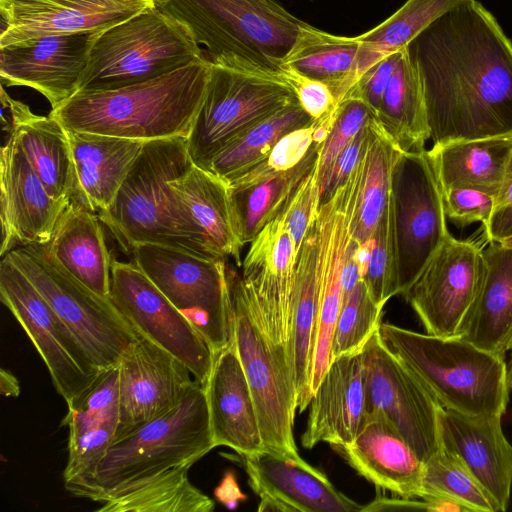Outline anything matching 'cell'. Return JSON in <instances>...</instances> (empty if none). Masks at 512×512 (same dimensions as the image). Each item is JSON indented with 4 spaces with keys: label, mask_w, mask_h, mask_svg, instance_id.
<instances>
[{
    "label": "cell",
    "mask_w": 512,
    "mask_h": 512,
    "mask_svg": "<svg viewBox=\"0 0 512 512\" xmlns=\"http://www.w3.org/2000/svg\"><path fill=\"white\" fill-rule=\"evenodd\" d=\"M406 48L433 145L512 135V42L480 2L453 7Z\"/></svg>",
    "instance_id": "6da1fadb"
},
{
    "label": "cell",
    "mask_w": 512,
    "mask_h": 512,
    "mask_svg": "<svg viewBox=\"0 0 512 512\" xmlns=\"http://www.w3.org/2000/svg\"><path fill=\"white\" fill-rule=\"evenodd\" d=\"M211 75L212 62L205 56L146 81L79 91L49 114L69 131L142 142L188 138Z\"/></svg>",
    "instance_id": "7a4b0ae2"
},
{
    "label": "cell",
    "mask_w": 512,
    "mask_h": 512,
    "mask_svg": "<svg viewBox=\"0 0 512 512\" xmlns=\"http://www.w3.org/2000/svg\"><path fill=\"white\" fill-rule=\"evenodd\" d=\"M193 165L186 137L144 143L111 206L97 213L125 251L158 244L222 260L191 222L170 185Z\"/></svg>",
    "instance_id": "3957f363"
},
{
    "label": "cell",
    "mask_w": 512,
    "mask_h": 512,
    "mask_svg": "<svg viewBox=\"0 0 512 512\" xmlns=\"http://www.w3.org/2000/svg\"><path fill=\"white\" fill-rule=\"evenodd\" d=\"M159 7L191 29L213 64L279 78L303 23L277 0H164Z\"/></svg>",
    "instance_id": "277c9868"
},
{
    "label": "cell",
    "mask_w": 512,
    "mask_h": 512,
    "mask_svg": "<svg viewBox=\"0 0 512 512\" xmlns=\"http://www.w3.org/2000/svg\"><path fill=\"white\" fill-rule=\"evenodd\" d=\"M379 332L444 409L468 416L506 413L510 391L506 357L461 337H438L390 323H381Z\"/></svg>",
    "instance_id": "5b68a950"
},
{
    "label": "cell",
    "mask_w": 512,
    "mask_h": 512,
    "mask_svg": "<svg viewBox=\"0 0 512 512\" xmlns=\"http://www.w3.org/2000/svg\"><path fill=\"white\" fill-rule=\"evenodd\" d=\"M205 56L191 29L157 6L95 33L79 91L146 81Z\"/></svg>",
    "instance_id": "8992f818"
},
{
    "label": "cell",
    "mask_w": 512,
    "mask_h": 512,
    "mask_svg": "<svg viewBox=\"0 0 512 512\" xmlns=\"http://www.w3.org/2000/svg\"><path fill=\"white\" fill-rule=\"evenodd\" d=\"M215 447L205 389L196 382L173 409L111 444L95 476L93 501L139 479L192 467Z\"/></svg>",
    "instance_id": "52a82bcc"
},
{
    "label": "cell",
    "mask_w": 512,
    "mask_h": 512,
    "mask_svg": "<svg viewBox=\"0 0 512 512\" xmlns=\"http://www.w3.org/2000/svg\"><path fill=\"white\" fill-rule=\"evenodd\" d=\"M233 336L254 399L265 449L300 457L294 439L296 390L287 354L266 332L242 276L227 268Z\"/></svg>",
    "instance_id": "ba28073f"
},
{
    "label": "cell",
    "mask_w": 512,
    "mask_h": 512,
    "mask_svg": "<svg viewBox=\"0 0 512 512\" xmlns=\"http://www.w3.org/2000/svg\"><path fill=\"white\" fill-rule=\"evenodd\" d=\"M73 333L98 371L117 365L138 337L109 298L71 275L47 244L19 246L6 254Z\"/></svg>",
    "instance_id": "9c48e42d"
},
{
    "label": "cell",
    "mask_w": 512,
    "mask_h": 512,
    "mask_svg": "<svg viewBox=\"0 0 512 512\" xmlns=\"http://www.w3.org/2000/svg\"><path fill=\"white\" fill-rule=\"evenodd\" d=\"M134 263L186 317L214 356L233 337V315L225 260H211L158 244H141Z\"/></svg>",
    "instance_id": "30bf717a"
},
{
    "label": "cell",
    "mask_w": 512,
    "mask_h": 512,
    "mask_svg": "<svg viewBox=\"0 0 512 512\" xmlns=\"http://www.w3.org/2000/svg\"><path fill=\"white\" fill-rule=\"evenodd\" d=\"M398 293L403 295L450 235L428 151L401 152L388 200Z\"/></svg>",
    "instance_id": "8fae6325"
},
{
    "label": "cell",
    "mask_w": 512,
    "mask_h": 512,
    "mask_svg": "<svg viewBox=\"0 0 512 512\" xmlns=\"http://www.w3.org/2000/svg\"><path fill=\"white\" fill-rule=\"evenodd\" d=\"M296 100L283 78L212 63L209 87L187 138L193 164L207 170L236 137Z\"/></svg>",
    "instance_id": "7c38bea8"
},
{
    "label": "cell",
    "mask_w": 512,
    "mask_h": 512,
    "mask_svg": "<svg viewBox=\"0 0 512 512\" xmlns=\"http://www.w3.org/2000/svg\"><path fill=\"white\" fill-rule=\"evenodd\" d=\"M380 329V328H379ZM367 416L385 418L427 461L441 447L442 406L414 372L385 344L379 330L362 350Z\"/></svg>",
    "instance_id": "4fadbf2b"
},
{
    "label": "cell",
    "mask_w": 512,
    "mask_h": 512,
    "mask_svg": "<svg viewBox=\"0 0 512 512\" xmlns=\"http://www.w3.org/2000/svg\"><path fill=\"white\" fill-rule=\"evenodd\" d=\"M0 299L22 326L67 405L95 380L98 371L73 333L28 277L7 256L0 262Z\"/></svg>",
    "instance_id": "5bb4252c"
},
{
    "label": "cell",
    "mask_w": 512,
    "mask_h": 512,
    "mask_svg": "<svg viewBox=\"0 0 512 512\" xmlns=\"http://www.w3.org/2000/svg\"><path fill=\"white\" fill-rule=\"evenodd\" d=\"M108 298L138 336L172 354L196 381L206 383L214 361L212 350L134 262L112 260Z\"/></svg>",
    "instance_id": "9a60e30c"
},
{
    "label": "cell",
    "mask_w": 512,
    "mask_h": 512,
    "mask_svg": "<svg viewBox=\"0 0 512 512\" xmlns=\"http://www.w3.org/2000/svg\"><path fill=\"white\" fill-rule=\"evenodd\" d=\"M481 250L450 234L403 294L427 334L460 337L478 289Z\"/></svg>",
    "instance_id": "2e32d148"
},
{
    "label": "cell",
    "mask_w": 512,
    "mask_h": 512,
    "mask_svg": "<svg viewBox=\"0 0 512 512\" xmlns=\"http://www.w3.org/2000/svg\"><path fill=\"white\" fill-rule=\"evenodd\" d=\"M360 181L361 168L357 166L334 194L320 205L317 214L320 293L312 360V395L331 362L333 333L343 304L342 274L348 246L353 237V219Z\"/></svg>",
    "instance_id": "e0dca14e"
},
{
    "label": "cell",
    "mask_w": 512,
    "mask_h": 512,
    "mask_svg": "<svg viewBox=\"0 0 512 512\" xmlns=\"http://www.w3.org/2000/svg\"><path fill=\"white\" fill-rule=\"evenodd\" d=\"M119 367V421L114 442L177 406L196 381L172 354L138 336Z\"/></svg>",
    "instance_id": "ac0fdd59"
},
{
    "label": "cell",
    "mask_w": 512,
    "mask_h": 512,
    "mask_svg": "<svg viewBox=\"0 0 512 512\" xmlns=\"http://www.w3.org/2000/svg\"><path fill=\"white\" fill-rule=\"evenodd\" d=\"M239 457L259 512H362V505L301 457L265 448Z\"/></svg>",
    "instance_id": "d6986e66"
},
{
    "label": "cell",
    "mask_w": 512,
    "mask_h": 512,
    "mask_svg": "<svg viewBox=\"0 0 512 512\" xmlns=\"http://www.w3.org/2000/svg\"><path fill=\"white\" fill-rule=\"evenodd\" d=\"M94 33L53 34L0 48L2 85L25 86L51 109L79 91Z\"/></svg>",
    "instance_id": "ffe728a7"
},
{
    "label": "cell",
    "mask_w": 512,
    "mask_h": 512,
    "mask_svg": "<svg viewBox=\"0 0 512 512\" xmlns=\"http://www.w3.org/2000/svg\"><path fill=\"white\" fill-rule=\"evenodd\" d=\"M1 256L15 246L47 244L71 200L52 197L12 136L0 152Z\"/></svg>",
    "instance_id": "44dd1931"
},
{
    "label": "cell",
    "mask_w": 512,
    "mask_h": 512,
    "mask_svg": "<svg viewBox=\"0 0 512 512\" xmlns=\"http://www.w3.org/2000/svg\"><path fill=\"white\" fill-rule=\"evenodd\" d=\"M366 419L362 351L336 357L312 395L301 444L307 449L322 442L332 447L346 445L356 437Z\"/></svg>",
    "instance_id": "7402d4cb"
},
{
    "label": "cell",
    "mask_w": 512,
    "mask_h": 512,
    "mask_svg": "<svg viewBox=\"0 0 512 512\" xmlns=\"http://www.w3.org/2000/svg\"><path fill=\"white\" fill-rule=\"evenodd\" d=\"M333 448L377 488L402 498L420 499L424 462L382 416L368 415L350 443Z\"/></svg>",
    "instance_id": "603a6c76"
},
{
    "label": "cell",
    "mask_w": 512,
    "mask_h": 512,
    "mask_svg": "<svg viewBox=\"0 0 512 512\" xmlns=\"http://www.w3.org/2000/svg\"><path fill=\"white\" fill-rule=\"evenodd\" d=\"M203 387L216 447L226 446L238 455L263 449L254 399L234 336L215 354Z\"/></svg>",
    "instance_id": "cb8c5ba5"
},
{
    "label": "cell",
    "mask_w": 512,
    "mask_h": 512,
    "mask_svg": "<svg viewBox=\"0 0 512 512\" xmlns=\"http://www.w3.org/2000/svg\"><path fill=\"white\" fill-rule=\"evenodd\" d=\"M502 417L468 416L442 408L441 444L457 453L499 508L508 509L512 488V445Z\"/></svg>",
    "instance_id": "d4e9b609"
},
{
    "label": "cell",
    "mask_w": 512,
    "mask_h": 512,
    "mask_svg": "<svg viewBox=\"0 0 512 512\" xmlns=\"http://www.w3.org/2000/svg\"><path fill=\"white\" fill-rule=\"evenodd\" d=\"M2 129L12 136L49 194L76 199L77 183L67 130L50 114H34L28 105L11 98L1 87ZM8 136V137H9Z\"/></svg>",
    "instance_id": "484cf974"
},
{
    "label": "cell",
    "mask_w": 512,
    "mask_h": 512,
    "mask_svg": "<svg viewBox=\"0 0 512 512\" xmlns=\"http://www.w3.org/2000/svg\"><path fill=\"white\" fill-rule=\"evenodd\" d=\"M319 293L320 247L316 216L307 230L296 260L287 347L300 412L307 409L312 398L311 373Z\"/></svg>",
    "instance_id": "4316f807"
},
{
    "label": "cell",
    "mask_w": 512,
    "mask_h": 512,
    "mask_svg": "<svg viewBox=\"0 0 512 512\" xmlns=\"http://www.w3.org/2000/svg\"><path fill=\"white\" fill-rule=\"evenodd\" d=\"M460 337L499 356L512 351V249L499 242L481 250L478 289Z\"/></svg>",
    "instance_id": "83f0119b"
},
{
    "label": "cell",
    "mask_w": 512,
    "mask_h": 512,
    "mask_svg": "<svg viewBox=\"0 0 512 512\" xmlns=\"http://www.w3.org/2000/svg\"><path fill=\"white\" fill-rule=\"evenodd\" d=\"M67 134L77 183L75 200L94 212L104 211L145 142L80 131L67 130Z\"/></svg>",
    "instance_id": "f1b7e54d"
},
{
    "label": "cell",
    "mask_w": 512,
    "mask_h": 512,
    "mask_svg": "<svg viewBox=\"0 0 512 512\" xmlns=\"http://www.w3.org/2000/svg\"><path fill=\"white\" fill-rule=\"evenodd\" d=\"M164 0H69L47 10L14 18L0 33V48L53 34L94 33Z\"/></svg>",
    "instance_id": "f546056e"
},
{
    "label": "cell",
    "mask_w": 512,
    "mask_h": 512,
    "mask_svg": "<svg viewBox=\"0 0 512 512\" xmlns=\"http://www.w3.org/2000/svg\"><path fill=\"white\" fill-rule=\"evenodd\" d=\"M96 212L71 199L47 243L57 261L77 280L108 298L112 259Z\"/></svg>",
    "instance_id": "4dcf8cb0"
},
{
    "label": "cell",
    "mask_w": 512,
    "mask_h": 512,
    "mask_svg": "<svg viewBox=\"0 0 512 512\" xmlns=\"http://www.w3.org/2000/svg\"><path fill=\"white\" fill-rule=\"evenodd\" d=\"M187 216L209 247L222 260L229 257L240 263L243 243L239 237L229 185L198 166L170 183Z\"/></svg>",
    "instance_id": "1f68e13d"
},
{
    "label": "cell",
    "mask_w": 512,
    "mask_h": 512,
    "mask_svg": "<svg viewBox=\"0 0 512 512\" xmlns=\"http://www.w3.org/2000/svg\"><path fill=\"white\" fill-rule=\"evenodd\" d=\"M427 151L442 192L469 188L494 196L512 155V135L452 141Z\"/></svg>",
    "instance_id": "d6a6232c"
},
{
    "label": "cell",
    "mask_w": 512,
    "mask_h": 512,
    "mask_svg": "<svg viewBox=\"0 0 512 512\" xmlns=\"http://www.w3.org/2000/svg\"><path fill=\"white\" fill-rule=\"evenodd\" d=\"M360 50L358 37L333 35L303 22L283 68L324 82L337 104L357 81Z\"/></svg>",
    "instance_id": "836d02e7"
},
{
    "label": "cell",
    "mask_w": 512,
    "mask_h": 512,
    "mask_svg": "<svg viewBox=\"0 0 512 512\" xmlns=\"http://www.w3.org/2000/svg\"><path fill=\"white\" fill-rule=\"evenodd\" d=\"M376 118L402 152L426 150L430 128L421 82L407 48L400 51Z\"/></svg>",
    "instance_id": "e575fe53"
},
{
    "label": "cell",
    "mask_w": 512,
    "mask_h": 512,
    "mask_svg": "<svg viewBox=\"0 0 512 512\" xmlns=\"http://www.w3.org/2000/svg\"><path fill=\"white\" fill-rule=\"evenodd\" d=\"M181 466L120 486L106 494L97 512H211L214 501L188 478Z\"/></svg>",
    "instance_id": "d590c367"
},
{
    "label": "cell",
    "mask_w": 512,
    "mask_h": 512,
    "mask_svg": "<svg viewBox=\"0 0 512 512\" xmlns=\"http://www.w3.org/2000/svg\"><path fill=\"white\" fill-rule=\"evenodd\" d=\"M401 152L372 116L362 155V175L353 219V238L359 244L373 235L387 207L392 170Z\"/></svg>",
    "instance_id": "8d00e7d4"
},
{
    "label": "cell",
    "mask_w": 512,
    "mask_h": 512,
    "mask_svg": "<svg viewBox=\"0 0 512 512\" xmlns=\"http://www.w3.org/2000/svg\"><path fill=\"white\" fill-rule=\"evenodd\" d=\"M314 121L296 100L236 137L212 158L207 171L229 184L262 161L284 135Z\"/></svg>",
    "instance_id": "74e56055"
},
{
    "label": "cell",
    "mask_w": 512,
    "mask_h": 512,
    "mask_svg": "<svg viewBox=\"0 0 512 512\" xmlns=\"http://www.w3.org/2000/svg\"><path fill=\"white\" fill-rule=\"evenodd\" d=\"M320 148L314 143L297 166L270 179L242 189L229 187L243 245L251 243L262 228L281 212L298 184L317 162Z\"/></svg>",
    "instance_id": "f35d334b"
},
{
    "label": "cell",
    "mask_w": 512,
    "mask_h": 512,
    "mask_svg": "<svg viewBox=\"0 0 512 512\" xmlns=\"http://www.w3.org/2000/svg\"><path fill=\"white\" fill-rule=\"evenodd\" d=\"M463 1L407 0L383 22L357 36L361 43L357 80L382 57L406 48L431 23Z\"/></svg>",
    "instance_id": "ab89813d"
},
{
    "label": "cell",
    "mask_w": 512,
    "mask_h": 512,
    "mask_svg": "<svg viewBox=\"0 0 512 512\" xmlns=\"http://www.w3.org/2000/svg\"><path fill=\"white\" fill-rule=\"evenodd\" d=\"M452 499L474 512H499L487 490L462 458L441 444L439 450L424 462L420 499L433 501Z\"/></svg>",
    "instance_id": "60d3db41"
},
{
    "label": "cell",
    "mask_w": 512,
    "mask_h": 512,
    "mask_svg": "<svg viewBox=\"0 0 512 512\" xmlns=\"http://www.w3.org/2000/svg\"><path fill=\"white\" fill-rule=\"evenodd\" d=\"M382 305L371 297L363 280L344 299L335 325L331 344V360L361 352L379 330Z\"/></svg>",
    "instance_id": "b9f144b4"
},
{
    "label": "cell",
    "mask_w": 512,
    "mask_h": 512,
    "mask_svg": "<svg viewBox=\"0 0 512 512\" xmlns=\"http://www.w3.org/2000/svg\"><path fill=\"white\" fill-rule=\"evenodd\" d=\"M296 260L297 253L282 209L251 241L242 268L243 273L262 270L283 277L293 276Z\"/></svg>",
    "instance_id": "7bdbcfd3"
},
{
    "label": "cell",
    "mask_w": 512,
    "mask_h": 512,
    "mask_svg": "<svg viewBox=\"0 0 512 512\" xmlns=\"http://www.w3.org/2000/svg\"><path fill=\"white\" fill-rule=\"evenodd\" d=\"M316 121V120H315ZM315 121L284 135L259 163L232 180L231 189H242L270 179L297 166L310 152Z\"/></svg>",
    "instance_id": "ee69618b"
},
{
    "label": "cell",
    "mask_w": 512,
    "mask_h": 512,
    "mask_svg": "<svg viewBox=\"0 0 512 512\" xmlns=\"http://www.w3.org/2000/svg\"><path fill=\"white\" fill-rule=\"evenodd\" d=\"M337 115L331 132L319 150L318 175L320 185L328 177L335 160L371 116L372 110L361 99L346 96L336 104Z\"/></svg>",
    "instance_id": "f6af8a7d"
},
{
    "label": "cell",
    "mask_w": 512,
    "mask_h": 512,
    "mask_svg": "<svg viewBox=\"0 0 512 512\" xmlns=\"http://www.w3.org/2000/svg\"><path fill=\"white\" fill-rule=\"evenodd\" d=\"M371 237L373 244L370 260L362 280L373 300L384 306L390 298L399 295L388 204Z\"/></svg>",
    "instance_id": "bcb514c9"
},
{
    "label": "cell",
    "mask_w": 512,
    "mask_h": 512,
    "mask_svg": "<svg viewBox=\"0 0 512 512\" xmlns=\"http://www.w3.org/2000/svg\"><path fill=\"white\" fill-rule=\"evenodd\" d=\"M317 162L298 184L283 208L286 225L297 256L307 230L320 208V180Z\"/></svg>",
    "instance_id": "7dc6e473"
},
{
    "label": "cell",
    "mask_w": 512,
    "mask_h": 512,
    "mask_svg": "<svg viewBox=\"0 0 512 512\" xmlns=\"http://www.w3.org/2000/svg\"><path fill=\"white\" fill-rule=\"evenodd\" d=\"M446 218L459 228L475 222L485 225L493 211L492 195L469 188H454L442 192Z\"/></svg>",
    "instance_id": "c3c4849f"
},
{
    "label": "cell",
    "mask_w": 512,
    "mask_h": 512,
    "mask_svg": "<svg viewBox=\"0 0 512 512\" xmlns=\"http://www.w3.org/2000/svg\"><path fill=\"white\" fill-rule=\"evenodd\" d=\"M400 51L382 57L368 68L346 95L361 99L372 110L375 117L377 116L384 91L399 59Z\"/></svg>",
    "instance_id": "681fc988"
},
{
    "label": "cell",
    "mask_w": 512,
    "mask_h": 512,
    "mask_svg": "<svg viewBox=\"0 0 512 512\" xmlns=\"http://www.w3.org/2000/svg\"><path fill=\"white\" fill-rule=\"evenodd\" d=\"M283 78L291 85L301 107L313 120L322 118L336 105L332 90L324 82L290 69L284 70Z\"/></svg>",
    "instance_id": "f907efd6"
},
{
    "label": "cell",
    "mask_w": 512,
    "mask_h": 512,
    "mask_svg": "<svg viewBox=\"0 0 512 512\" xmlns=\"http://www.w3.org/2000/svg\"><path fill=\"white\" fill-rule=\"evenodd\" d=\"M493 198L492 214L483 225L486 242H499L512 236V155Z\"/></svg>",
    "instance_id": "816d5d0a"
},
{
    "label": "cell",
    "mask_w": 512,
    "mask_h": 512,
    "mask_svg": "<svg viewBox=\"0 0 512 512\" xmlns=\"http://www.w3.org/2000/svg\"><path fill=\"white\" fill-rule=\"evenodd\" d=\"M368 124L369 120L342 150L335 160L328 177L320 185V205L334 194L358 165L368 137Z\"/></svg>",
    "instance_id": "f5cc1de1"
},
{
    "label": "cell",
    "mask_w": 512,
    "mask_h": 512,
    "mask_svg": "<svg viewBox=\"0 0 512 512\" xmlns=\"http://www.w3.org/2000/svg\"><path fill=\"white\" fill-rule=\"evenodd\" d=\"M67 1L69 0H0L1 31L16 17L41 12Z\"/></svg>",
    "instance_id": "db71d44e"
},
{
    "label": "cell",
    "mask_w": 512,
    "mask_h": 512,
    "mask_svg": "<svg viewBox=\"0 0 512 512\" xmlns=\"http://www.w3.org/2000/svg\"><path fill=\"white\" fill-rule=\"evenodd\" d=\"M359 243L352 237L347 251L346 261L342 274L343 301L356 287L360 278L357 249Z\"/></svg>",
    "instance_id": "11a10c76"
},
{
    "label": "cell",
    "mask_w": 512,
    "mask_h": 512,
    "mask_svg": "<svg viewBox=\"0 0 512 512\" xmlns=\"http://www.w3.org/2000/svg\"><path fill=\"white\" fill-rule=\"evenodd\" d=\"M426 510L428 504L424 500H413L407 498H387V497H376L371 503L363 506V511H379V510Z\"/></svg>",
    "instance_id": "9f6ffc18"
},
{
    "label": "cell",
    "mask_w": 512,
    "mask_h": 512,
    "mask_svg": "<svg viewBox=\"0 0 512 512\" xmlns=\"http://www.w3.org/2000/svg\"><path fill=\"white\" fill-rule=\"evenodd\" d=\"M1 393L5 396H18L20 392L16 377L5 369L0 374Z\"/></svg>",
    "instance_id": "6f0895ef"
},
{
    "label": "cell",
    "mask_w": 512,
    "mask_h": 512,
    "mask_svg": "<svg viewBox=\"0 0 512 512\" xmlns=\"http://www.w3.org/2000/svg\"><path fill=\"white\" fill-rule=\"evenodd\" d=\"M507 380L510 390L512 391V352L507 361Z\"/></svg>",
    "instance_id": "680465c9"
},
{
    "label": "cell",
    "mask_w": 512,
    "mask_h": 512,
    "mask_svg": "<svg viewBox=\"0 0 512 512\" xmlns=\"http://www.w3.org/2000/svg\"><path fill=\"white\" fill-rule=\"evenodd\" d=\"M503 246L512 249V236L499 241Z\"/></svg>",
    "instance_id": "91938a15"
}]
</instances>
